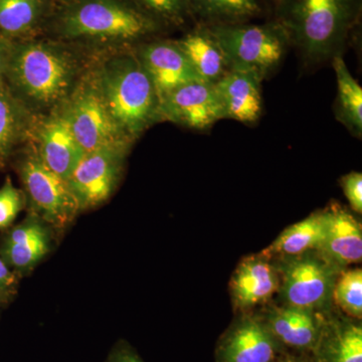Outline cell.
Instances as JSON below:
<instances>
[{"mask_svg":"<svg viewBox=\"0 0 362 362\" xmlns=\"http://www.w3.org/2000/svg\"><path fill=\"white\" fill-rule=\"evenodd\" d=\"M37 144V154L42 162L66 180L85 154L59 109L40 126Z\"/></svg>","mask_w":362,"mask_h":362,"instance_id":"5bb4252c","label":"cell"},{"mask_svg":"<svg viewBox=\"0 0 362 362\" xmlns=\"http://www.w3.org/2000/svg\"><path fill=\"white\" fill-rule=\"evenodd\" d=\"M340 185L351 209L356 214L362 213V175L361 173H350L342 176Z\"/></svg>","mask_w":362,"mask_h":362,"instance_id":"f1b7e54d","label":"cell"},{"mask_svg":"<svg viewBox=\"0 0 362 362\" xmlns=\"http://www.w3.org/2000/svg\"><path fill=\"white\" fill-rule=\"evenodd\" d=\"M137 56L156 87L159 101L180 86L202 81L176 40H156L143 45Z\"/></svg>","mask_w":362,"mask_h":362,"instance_id":"8fae6325","label":"cell"},{"mask_svg":"<svg viewBox=\"0 0 362 362\" xmlns=\"http://www.w3.org/2000/svg\"><path fill=\"white\" fill-rule=\"evenodd\" d=\"M18 171L32 213L56 228H66L75 220L80 206L68 181L45 165L37 149L21 159Z\"/></svg>","mask_w":362,"mask_h":362,"instance_id":"8992f818","label":"cell"},{"mask_svg":"<svg viewBox=\"0 0 362 362\" xmlns=\"http://www.w3.org/2000/svg\"><path fill=\"white\" fill-rule=\"evenodd\" d=\"M324 211L325 239L320 252L337 268L357 264L362 259V232L358 221L342 209L332 204Z\"/></svg>","mask_w":362,"mask_h":362,"instance_id":"9a60e30c","label":"cell"},{"mask_svg":"<svg viewBox=\"0 0 362 362\" xmlns=\"http://www.w3.org/2000/svg\"><path fill=\"white\" fill-rule=\"evenodd\" d=\"M361 0H276V18L308 65L341 56Z\"/></svg>","mask_w":362,"mask_h":362,"instance_id":"6da1fadb","label":"cell"},{"mask_svg":"<svg viewBox=\"0 0 362 362\" xmlns=\"http://www.w3.org/2000/svg\"><path fill=\"white\" fill-rule=\"evenodd\" d=\"M59 110L85 153L113 143L129 141L119 129L102 96L96 75L81 82Z\"/></svg>","mask_w":362,"mask_h":362,"instance_id":"52a82bcc","label":"cell"},{"mask_svg":"<svg viewBox=\"0 0 362 362\" xmlns=\"http://www.w3.org/2000/svg\"><path fill=\"white\" fill-rule=\"evenodd\" d=\"M33 111L9 89L0 85V168H4L14 149L32 134Z\"/></svg>","mask_w":362,"mask_h":362,"instance_id":"d6986e66","label":"cell"},{"mask_svg":"<svg viewBox=\"0 0 362 362\" xmlns=\"http://www.w3.org/2000/svg\"><path fill=\"white\" fill-rule=\"evenodd\" d=\"M96 78L112 118L132 141L160 120L158 94L137 54L110 59Z\"/></svg>","mask_w":362,"mask_h":362,"instance_id":"3957f363","label":"cell"},{"mask_svg":"<svg viewBox=\"0 0 362 362\" xmlns=\"http://www.w3.org/2000/svg\"><path fill=\"white\" fill-rule=\"evenodd\" d=\"M62 1L65 2V4H68V2L73 1V0H62Z\"/></svg>","mask_w":362,"mask_h":362,"instance_id":"d6a6232c","label":"cell"},{"mask_svg":"<svg viewBox=\"0 0 362 362\" xmlns=\"http://www.w3.org/2000/svg\"><path fill=\"white\" fill-rule=\"evenodd\" d=\"M45 225L30 213L20 225L7 228L0 240V257L16 274L30 271L49 252V233Z\"/></svg>","mask_w":362,"mask_h":362,"instance_id":"4fadbf2b","label":"cell"},{"mask_svg":"<svg viewBox=\"0 0 362 362\" xmlns=\"http://www.w3.org/2000/svg\"><path fill=\"white\" fill-rule=\"evenodd\" d=\"M45 0H0V33L20 37L32 33L45 13Z\"/></svg>","mask_w":362,"mask_h":362,"instance_id":"cb8c5ba5","label":"cell"},{"mask_svg":"<svg viewBox=\"0 0 362 362\" xmlns=\"http://www.w3.org/2000/svg\"><path fill=\"white\" fill-rule=\"evenodd\" d=\"M159 118L194 130H207L225 118L216 85L194 81L171 90L159 101Z\"/></svg>","mask_w":362,"mask_h":362,"instance_id":"30bf717a","label":"cell"},{"mask_svg":"<svg viewBox=\"0 0 362 362\" xmlns=\"http://www.w3.org/2000/svg\"><path fill=\"white\" fill-rule=\"evenodd\" d=\"M112 362H142L138 357L131 354H121L120 356H116Z\"/></svg>","mask_w":362,"mask_h":362,"instance_id":"1f68e13d","label":"cell"},{"mask_svg":"<svg viewBox=\"0 0 362 362\" xmlns=\"http://www.w3.org/2000/svg\"><path fill=\"white\" fill-rule=\"evenodd\" d=\"M192 18L202 25L247 23L263 13L259 0H187Z\"/></svg>","mask_w":362,"mask_h":362,"instance_id":"7402d4cb","label":"cell"},{"mask_svg":"<svg viewBox=\"0 0 362 362\" xmlns=\"http://www.w3.org/2000/svg\"><path fill=\"white\" fill-rule=\"evenodd\" d=\"M160 25L125 0H73L59 20L62 35L71 40L132 42L158 32Z\"/></svg>","mask_w":362,"mask_h":362,"instance_id":"277c9868","label":"cell"},{"mask_svg":"<svg viewBox=\"0 0 362 362\" xmlns=\"http://www.w3.org/2000/svg\"><path fill=\"white\" fill-rule=\"evenodd\" d=\"M335 304L347 315L361 319L362 316V271L350 269L338 276L333 288Z\"/></svg>","mask_w":362,"mask_h":362,"instance_id":"d4e9b609","label":"cell"},{"mask_svg":"<svg viewBox=\"0 0 362 362\" xmlns=\"http://www.w3.org/2000/svg\"><path fill=\"white\" fill-rule=\"evenodd\" d=\"M338 269L312 252L292 257L282 267L281 292L288 306L318 310L329 303Z\"/></svg>","mask_w":362,"mask_h":362,"instance_id":"9c48e42d","label":"cell"},{"mask_svg":"<svg viewBox=\"0 0 362 362\" xmlns=\"http://www.w3.org/2000/svg\"><path fill=\"white\" fill-rule=\"evenodd\" d=\"M265 255L249 257L238 266L230 280V292L237 308L265 303L280 288L277 271Z\"/></svg>","mask_w":362,"mask_h":362,"instance_id":"2e32d148","label":"cell"},{"mask_svg":"<svg viewBox=\"0 0 362 362\" xmlns=\"http://www.w3.org/2000/svg\"><path fill=\"white\" fill-rule=\"evenodd\" d=\"M256 71L230 69L216 83L226 119L247 125L258 122L263 114L262 82Z\"/></svg>","mask_w":362,"mask_h":362,"instance_id":"7c38bea8","label":"cell"},{"mask_svg":"<svg viewBox=\"0 0 362 362\" xmlns=\"http://www.w3.org/2000/svg\"><path fill=\"white\" fill-rule=\"evenodd\" d=\"M288 362H293V361H288Z\"/></svg>","mask_w":362,"mask_h":362,"instance_id":"e575fe53","label":"cell"},{"mask_svg":"<svg viewBox=\"0 0 362 362\" xmlns=\"http://www.w3.org/2000/svg\"><path fill=\"white\" fill-rule=\"evenodd\" d=\"M137 7L159 25L181 26L192 18L187 0H134Z\"/></svg>","mask_w":362,"mask_h":362,"instance_id":"4316f807","label":"cell"},{"mask_svg":"<svg viewBox=\"0 0 362 362\" xmlns=\"http://www.w3.org/2000/svg\"><path fill=\"white\" fill-rule=\"evenodd\" d=\"M131 143L105 145L87 152L81 158L66 180L80 211L100 206L113 194Z\"/></svg>","mask_w":362,"mask_h":362,"instance_id":"ba28073f","label":"cell"},{"mask_svg":"<svg viewBox=\"0 0 362 362\" xmlns=\"http://www.w3.org/2000/svg\"><path fill=\"white\" fill-rule=\"evenodd\" d=\"M337 81L335 116L356 137L362 135V89L341 56L332 59Z\"/></svg>","mask_w":362,"mask_h":362,"instance_id":"44dd1931","label":"cell"},{"mask_svg":"<svg viewBox=\"0 0 362 362\" xmlns=\"http://www.w3.org/2000/svg\"><path fill=\"white\" fill-rule=\"evenodd\" d=\"M176 42L202 81L216 84L230 71L225 52L209 26L201 23Z\"/></svg>","mask_w":362,"mask_h":362,"instance_id":"e0dca14e","label":"cell"},{"mask_svg":"<svg viewBox=\"0 0 362 362\" xmlns=\"http://www.w3.org/2000/svg\"><path fill=\"white\" fill-rule=\"evenodd\" d=\"M18 275L0 257V300L6 302L16 293Z\"/></svg>","mask_w":362,"mask_h":362,"instance_id":"f546056e","label":"cell"},{"mask_svg":"<svg viewBox=\"0 0 362 362\" xmlns=\"http://www.w3.org/2000/svg\"><path fill=\"white\" fill-rule=\"evenodd\" d=\"M225 52L230 69L256 71L268 77L280 66L290 47L287 33L277 21L207 25Z\"/></svg>","mask_w":362,"mask_h":362,"instance_id":"5b68a950","label":"cell"},{"mask_svg":"<svg viewBox=\"0 0 362 362\" xmlns=\"http://www.w3.org/2000/svg\"><path fill=\"white\" fill-rule=\"evenodd\" d=\"M2 303H4V302H2L1 300H0V305H1Z\"/></svg>","mask_w":362,"mask_h":362,"instance_id":"836d02e7","label":"cell"},{"mask_svg":"<svg viewBox=\"0 0 362 362\" xmlns=\"http://www.w3.org/2000/svg\"><path fill=\"white\" fill-rule=\"evenodd\" d=\"M25 204L23 190L14 187L11 178L7 177L0 187V230H7L13 226Z\"/></svg>","mask_w":362,"mask_h":362,"instance_id":"83f0119b","label":"cell"},{"mask_svg":"<svg viewBox=\"0 0 362 362\" xmlns=\"http://www.w3.org/2000/svg\"><path fill=\"white\" fill-rule=\"evenodd\" d=\"M274 356L273 337L255 319H245L238 324L221 349L223 362H271Z\"/></svg>","mask_w":362,"mask_h":362,"instance_id":"ac0fdd59","label":"cell"},{"mask_svg":"<svg viewBox=\"0 0 362 362\" xmlns=\"http://www.w3.org/2000/svg\"><path fill=\"white\" fill-rule=\"evenodd\" d=\"M325 362H362V328L346 324L338 328L328 347Z\"/></svg>","mask_w":362,"mask_h":362,"instance_id":"484cf974","label":"cell"},{"mask_svg":"<svg viewBox=\"0 0 362 362\" xmlns=\"http://www.w3.org/2000/svg\"><path fill=\"white\" fill-rule=\"evenodd\" d=\"M272 332L281 341L294 347H307L316 340L317 324L313 311L287 306L271 313Z\"/></svg>","mask_w":362,"mask_h":362,"instance_id":"603a6c76","label":"cell"},{"mask_svg":"<svg viewBox=\"0 0 362 362\" xmlns=\"http://www.w3.org/2000/svg\"><path fill=\"white\" fill-rule=\"evenodd\" d=\"M325 233V216L324 211H318L286 228L263 254L268 258L271 255L292 258L312 251L319 252Z\"/></svg>","mask_w":362,"mask_h":362,"instance_id":"ffe728a7","label":"cell"},{"mask_svg":"<svg viewBox=\"0 0 362 362\" xmlns=\"http://www.w3.org/2000/svg\"><path fill=\"white\" fill-rule=\"evenodd\" d=\"M11 42L0 37V85L6 84L7 62H8Z\"/></svg>","mask_w":362,"mask_h":362,"instance_id":"4dcf8cb0","label":"cell"},{"mask_svg":"<svg viewBox=\"0 0 362 362\" xmlns=\"http://www.w3.org/2000/svg\"><path fill=\"white\" fill-rule=\"evenodd\" d=\"M75 59L59 45L44 42L9 45L6 83L33 112L57 108L75 88Z\"/></svg>","mask_w":362,"mask_h":362,"instance_id":"7a4b0ae2","label":"cell"}]
</instances>
